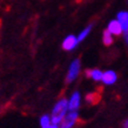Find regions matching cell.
I'll return each mask as SVG.
<instances>
[{"mask_svg": "<svg viewBox=\"0 0 128 128\" xmlns=\"http://www.w3.org/2000/svg\"><path fill=\"white\" fill-rule=\"evenodd\" d=\"M124 40H126V42L128 44V31L124 32Z\"/></svg>", "mask_w": 128, "mask_h": 128, "instance_id": "cell-15", "label": "cell"}, {"mask_svg": "<svg viewBox=\"0 0 128 128\" xmlns=\"http://www.w3.org/2000/svg\"><path fill=\"white\" fill-rule=\"evenodd\" d=\"M107 30H108L113 35H120V34L124 33V30H122V27H121L120 22H119L116 19L110 20V21H109L108 26H107Z\"/></svg>", "mask_w": 128, "mask_h": 128, "instance_id": "cell-7", "label": "cell"}, {"mask_svg": "<svg viewBox=\"0 0 128 128\" xmlns=\"http://www.w3.org/2000/svg\"><path fill=\"white\" fill-rule=\"evenodd\" d=\"M118 80V75L114 70H106L102 73V79L101 81L104 82L105 85L107 86H110V85H114Z\"/></svg>", "mask_w": 128, "mask_h": 128, "instance_id": "cell-6", "label": "cell"}, {"mask_svg": "<svg viewBox=\"0 0 128 128\" xmlns=\"http://www.w3.org/2000/svg\"><path fill=\"white\" fill-rule=\"evenodd\" d=\"M50 128H59V126H56V124H52V126H50Z\"/></svg>", "mask_w": 128, "mask_h": 128, "instance_id": "cell-16", "label": "cell"}, {"mask_svg": "<svg viewBox=\"0 0 128 128\" xmlns=\"http://www.w3.org/2000/svg\"><path fill=\"white\" fill-rule=\"evenodd\" d=\"M116 20L120 22L124 32H127L128 31V12L127 11H120L116 16Z\"/></svg>", "mask_w": 128, "mask_h": 128, "instance_id": "cell-8", "label": "cell"}, {"mask_svg": "<svg viewBox=\"0 0 128 128\" xmlns=\"http://www.w3.org/2000/svg\"><path fill=\"white\" fill-rule=\"evenodd\" d=\"M92 27H93L92 25H88L87 27H85L81 32H80V33H79V35H78L79 42H80V41H84V40H85L86 38L88 36V34L90 33V31H92Z\"/></svg>", "mask_w": 128, "mask_h": 128, "instance_id": "cell-11", "label": "cell"}, {"mask_svg": "<svg viewBox=\"0 0 128 128\" xmlns=\"http://www.w3.org/2000/svg\"><path fill=\"white\" fill-rule=\"evenodd\" d=\"M81 104V98L79 92H74L70 98L68 99V110L70 112H78L79 107Z\"/></svg>", "mask_w": 128, "mask_h": 128, "instance_id": "cell-5", "label": "cell"}, {"mask_svg": "<svg viewBox=\"0 0 128 128\" xmlns=\"http://www.w3.org/2000/svg\"><path fill=\"white\" fill-rule=\"evenodd\" d=\"M86 76H87V78H90V76H92V70H86Z\"/></svg>", "mask_w": 128, "mask_h": 128, "instance_id": "cell-13", "label": "cell"}, {"mask_svg": "<svg viewBox=\"0 0 128 128\" xmlns=\"http://www.w3.org/2000/svg\"><path fill=\"white\" fill-rule=\"evenodd\" d=\"M52 124H52V119H50V115L45 114L40 118V127L41 128H50Z\"/></svg>", "mask_w": 128, "mask_h": 128, "instance_id": "cell-10", "label": "cell"}, {"mask_svg": "<svg viewBox=\"0 0 128 128\" xmlns=\"http://www.w3.org/2000/svg\"><path fill=\"white\" fill-rule=\"evenodd\" d=\"M68 110V100L66 99H60L56 102L52 109V114H50V119H52V124H61V121L64 120V118L67 115Z\"/></svg>", "mask_w": 128, "mask_h": 128, "instance_id": "cell-1", "label": "cell"}, {"mask_svg": "<svg viewBox=\"0 0 128 128\" xmlns=\"http://www.w3.org/2000/svg\"><path fill=\"white\" fill-rule=\"evenodd\" d=\"M122 127H124V128H128V119L124 121V124H122Z\"/></svg>", "mask_w": 128, "mask_h": 128, "instance_id": "cell-14", "label": "cell"}, {"mask_svg": "<svg viewBox=\"0 0 128 128\" xmlns=\"http://www.w3.org/2000/svg\"><path fill=\"white\" fill-rule=\"evenodd\" d=\"M79 45V40H78V36H75V35L70 34V35H67L66 38L64 39L62 41V48L65 50H75Z\"/></svg>", "mask_w": 128, "mask_h": 128, "instance_id": "cell-4", "label": "cell"}, {"mask_svg": "<svg viewBox=\"0 0 128 128\" xmlns=\"http://www.w3.org/2000/svg\"><path fill=\"white\" fill-rule=\"evenodd\" d=\"M102 42L105 44L106 46H110L113 44V34L108 30L104 31V33H102Z\"/></svg>", "mask_w": 128, "mask_h": 128, "instance_id": "cell-9", "label": "cell"}, {"mask_svg": "<svg viewBox=\"0 0 128 128\" xmlns=\"http://www.w3.org/2000/svg\"><path fill=\"white\" fill-rule=\"evenodd\" d=\"M102 73H104V72H101L100 70H92V76H90V78L93 79L94 81H101Z\"/></svg>", "mask_w": 128, "mask_h": 128, "instance_id": "cell-12", "label": "cell"}, {"mask_svg": "<svg viewBox=\"0 0 128 128\" xmlns=\"http://www.w3.org/2000/svg\"><path fill=\"white\" fill-rule=\"evenodd\" d=\"M79 73H80V60H79V59H75L70 65V68H68V72H67V75H66L67 84L73 82L74 80L79 76Z\"/></svg>", "mask_w": 128, "mask_h": 128, "instance_id": "cell-2", "label": "cell"}, {"mask_svg": "<svg viewBox=\"0 0 128 128\" xmlns=\"http://www.w3.org/2000/svg\"><path fill=\"white\" fill-rule=\"evenodd\" d=\"M78 112H68L66 116L64 118V120L61 121V124H59V128H73L78 121Z\"/></svg>", "mask_w": 128, "mask_h": 128, "instance_id": "cell-3", "label": "cell"}]
</instances>
